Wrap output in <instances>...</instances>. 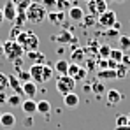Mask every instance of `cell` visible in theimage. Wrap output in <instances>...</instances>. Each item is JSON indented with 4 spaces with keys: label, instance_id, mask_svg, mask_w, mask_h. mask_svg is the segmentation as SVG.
Masks as SVG:
<instances>
[{
    "label": "cell",
    "instance_id": "cell-50",
    "mask_svg": "<svg viewBox=\"0 0 130 130\" xmlns=\"http://www.w3.org/2000/svg\"><path fill=\"white\" fill-rule=\"evenodd\" d=\"M85 2H86V4H88V2H91V0H85Z\"/></svg>",
    "mask_w": 130,
    "mask_h": 130
},
{
    "label": "cell",
    "instance_id": "cell-47",
    "mask_svg": "<svg viewBox=\"0 0 130 130\" xmlns=\"http://www.w3.org/2000/svg\"><path fill=\"white\" fill-rule=\"evenodd\" d=\"M104 2H106V4H111V2H112V0H104Z\"/></svg>",
    "mask_w": 130,
    "mask_h": 130
},
{
    "label": "cell",
    "instance_id": "cell-2",
    "mask_svg": "<svg viewBox=\"0 0 130 130\" xmlns=\"http://www.w3.org/2000/svg\"><path fill=\"white\" fill-rule=\"evenodd\" d=\"M28 72H30V77H32V81L35 85H44V83H47L53 77V72L55 70L49 65L41 63V65H32Z\"/></svg>",
    "mask_w": 130,
    "mask_h": 130
},
{
    "label": "cell",
    "instance_id": "cell-1",
    "mask_svg": "<svg viewBox=\"0 0 130 130\" xmlns=\"http://www.w3.org/2000/svg\"><path fill=\"white\" fill-rule=\"evenodd\" d=\"M14 41L21 46V49L25 53L37 51V49H39V37H37L34 32H30V30H21Z\"/></svg>",
    "mask_w": 130,
    "mask_h": 130
},
{
    "label": "cell",
    "instance_id": "cell-13",
    "mask_svg": "<svg viewBox=\"0 0 130 130\" xmlns=\"http://www.w3.org/2000/svg\"><path fill=\"white\" fill-rule=\"evenodd\" d=\"M25 56H26V60H30V62H32V65L46 63V56H44L39 49H37V51H30V53H26Z\"/></svg>",
    "mask_w": 130,
    "mask_h": 130
},
{
    "label": "cell",
    "instance_id": "cell-6",
    "mask_svg": "<svg viewBox=\"0 0 130 130\" xmlns=\"http://www.w3.org/2000/svg\"><path fill=\"white\" fill-rule=\"evenodd\" d=\"M69 77H72L76 83H81L85 81L88 76V69H85L83 65H77V63H70L69 65V72H67Z\"/></svg>",
    "mask_w": 130,
    "mask_h": 130
},
{
    "label": "cell",
    "instance_id": "cell-18",
    "mask_svg": "<svg viewBox=\"0 0 130 130\" xmlns=\"http://www.w3.org/2000/svg\"><path fill=\"white\" fill-rule=\"evenodd\" d=\"M99 81H107V79H116V70L114 69H100L97 72Z\"/></svg>",
    "mask_w": 130,
    "mask_h": 130
},
{
    "label": "cell",
    "instance_id": "cell-48",
    "mask_svg": "<svg viewBox=\"0 0 130 130\" xmlns=\"http://www.w3.org/2000/svg\"><path fill=\"white\" fill-rule=\"evenodd\" d=\"M0 51H2V41H0Z\"/></svg>",
    "mask_w": 130,
    "mask_h": 130
},
{
    "label": "cell",
    "instance_id": "cell-17",
    "mask_svg": "<svg viewBox=\"0 0 130 130\" xmlns=\"http://www.w3.org/2000/svg\"><path fill=\"white\" fill-rule=\"evenodd\" d=\"M47 20L53 23L55 26H62V23H63V20H65V12H60V11L47 12Z\"/></svg>",
    "mask_w": 130,
    "mask_h": 130
},
{
    "label": "cell",
    "instance_id": "cell-19",
    "mask_svg": "<svg viewBox=\"0 0 130 130\" xmlns=\"http://www.w3.org/2000/svg\"><path fill=\"white\" fill-rule=\"evenodd\" d=\"M53 41H55V42L67 44V42H72V41H76V39L72 37V34H70V32H67V30H62L58 35H53Z\"/></svg>",
    "mask_w": 130,
    "mask_h": 130
},
{
    "label": "cell",
    "instance_id": "cell-21",
    "mask_svg": "<svg viewBox=\"0 0 130 130\" xmlns=\"http://www.w3.org/2000/svg\"><path fill=\"white\" fill-rule=\"evenodd\" d=\"M63 104L67 107H77L79 106V95L77 93H69V95H65L63 97Z\"/></svg>",
    "mask_w": 130,
    "mask_h": 130
},
{
    "label": "cell",
    "instance_id": "cell-51",
    "mask_svg": "<svg viewBox=\"0 0 130 130\" xmlns=\"http://www.w3.org/2000/svg\"><path fill=\"white\" fill-rule=\"evenodd\" d=\"M0 118H2V111H0Z\"/></svg>",
    "mask_w": 130,
    "mask_h": 130
},
{
    "label": "cell",
    "instance_id": "cell-46",
    "mask_svg": "<svg viewBox=\"0 0 130 130\" xmlns=\"http://www.w3.org/2000/svg\"><path fill=\"white\" fill-rule=\"evenodd\" d=\"M127 118H128V125H130V112H128V114H127Z\"/></svg>",
    "mask_w": 130,
    "mask_h": 130
},
{
    "label": "cell",
    "instance_id": "cell-41",
    "mask_svg": "<svg viewBox=\"0 0 130 130\" xmlns=\"http://www.w3.org/2000/svg\"><path fill=\"white\" fill-rule=\"evenodd\" d=\"M4 104H7V95H5V91H0V106H4Z\"/></svg>",
    "mask_w": 130,
    "mask_h": 130
},
{
    "label": "cell",
    "instance_id": "cell-23",
    "mask_svg": "<svg viewBox=\"0 0 130 130\" xmlns=\"http://www.w3.org/2000/svg\"><path fill=\"white\" fill-rule=\"evenodd\" d=\"M37 112L47 118L49 112H51V104H49V100H39V102H37Z\"/></svg>",
    "mask_w": 130,
    "mask_h": 130
},
{
    "label": "cell",
    "instance_id": "cell-27",
    "mask_svg": "<svg viewBox=\"0 0 130 130\" xmlns=\"http://www.w3.org/2000/svg\"><path fill=\"white\" fill-rule=\"evenodd\" d=\"M26 21V12L25 11H18V14H16V20L12 21V26H18V28H21L23 25Z\"/></svg>",
    "mask_w": 130,
    "mask_h": 130
},
{
    "label": "cell",
    "instance_id": "cell-25",
    "mask_svg": "<svg viewBox=\"0 0 130 130\" xmlns=\"http://www.w3.org/2000/svg\"><path fill=\"white\" fill-rule=\"evenodd\" d=\"M118 44H120V49L125 53V51H128L130 49V37L128 35H120L118 37Z\"/></svg>",
    "mask_w": 130,
    "mask_h": 130
},
{
    "label": "cell",
    "instance_id": "cell-31",
    "mask_svg": "<svg viewBox=\"0 0 130 130\" xmlns=\"http://www.w3.org/2000/svg\"><path fill=\"white\" fill-rule=\"evenodd\" d=\"M114 70H116V77H120V79L127 77V74H128V69H127L123 63H118V67H116Z\"/></svg>",
    "mask_w": 130,
    "mask_h": 130
},
{
    "label": "cell",
    "instance_id": "cell-4",
    "mask_svg": "<svg viewBox=\"0 0 130 130\" xmlns=\"http://www.w3.org/2000/svg\"><path fill=\"white\" fill-rule=\"evenodd\" d=\"M25 12H26V21L34 23V25H39V23H42L47 18V11L42 7L41 2H32L30 7Z\"/></svg>",
    "mask_w": 130,
    "mask_h": 130
},
{
    "label": "cell",
    "instance_id": "cell-38",
    "mask_svg": "<svg viewBox=\"0 0 130 130\" xmlns=\"http://www.w3.org/2000/svg\"><path fill=\"white\" fill-rule=\"evenodd\" d=\"M23 125H25L26 128H32V127H34V118H32V116H26V118L23 120Z\"/></svg>",
    "mask_w": 130,
    "mask_h": 130
},
{
    "label": "cell",
    "instance_id": "cell-29",
    "mask_svg": "<svg viewBox=\"0 0 130 130\" xmlns=\"http://www.w3.org/2000/svg\"><path fill=\"white\" fill-rule=\"evenodd\" d=\"M11 2L16 5V9H18V11H26L34 0H11Z\"/></svg>",
    "mask_w": 130,
    "mask_h": 130
},
{
    "label": "cell",
    "instance_id": "cell-20",
    "mask_svg": "<svg viewBox=\"0 0 130 130\" xmlns=\"http://www.w3.org/2000/svg\"><path fill=\"white\" fill-rule=\"evenodd\" d=\"M69 62L67 60H58L56 63H55V67H53V70L58 74V76H67V72H69Z\"/></svg>",
    "mask_w": 130,
    "mask_h": 130
},
{
    "label": "cell",
    "instance_id": "cell-30",
    "mask_svg": "<svg viewBox=\"0 0 130 130\" xmlns=\"http://www.w3.org/2000/svg\"><path fill=\"white\" fill-rule=\"evenodd\" d=\"M70 56H72V60H74V63L81 65V62L85 60V51H83V49H74Z\"/></svg>",
    "mask_w": 130,
    "mask_h": 130
},
{
    "label": "cell",
    "instance_id": "cell-3",
    "mask_svg": "<svg viewBox=\"0 0 130 130\" xmlns=\"http://www.w3.org/2000/svg\"><path fill=\"white\" fill-rule=\"evenodd\" d=\"M2 55H4L5 60H9V62L14 63V62L21 60V56L25 55V51L21 49V46L16 42V41L9 39V41H5V44H2Z\"/></svg>",
    "mask_w": 130,
    "mask_h": 130
},
{
    "label": "cell",
    "instance_id": "cell-14",
    "mask_svg": "<svg viewBox=\"0 0 130 130\" xmlns=\"http://www.w3.org/2000/svg\"><path fill=\"white\" fill-rule=\"evenodd\" d=\"M21 109L26 116H34V112H37V102L34 99H26V100H23Z\"/></svg>",
    "mask_w": 130,
    "mask_h": 130
},
{
    "label": "cell",
    "instance_id": "cell-11",
    "mask_svg": "<svg viewBox=\"0 0 130 130\" xmlns=\"http://www.w3.org/2000/svg\"><path fill=\"white\" fill-rule=\"evenodd\" d=\"M23 88V97H28V99H34L37 95V85L34 81H26V83H21Z\"/></svg>",
    "mask_w": 130,
    "mask_h": 130
},
{
    "label": "cell",
    "instance_id": "cell-26",
    "mask_svg": "<svg viewBox=\"0 0 130 130\" xmlns=\"http://www.w3.org/2000/svg\"><path fill=\"white\" fill-rule=\"evenodd\" d=\"M123 51L121 49H111V55H109V60H112L114 63H121V60H123Z\"/></svg>",
    "mask_w": 130,
    "mask_h": 130
},
{
    "label": "cell",
    "instance_id": "cell-24",
    "mask_svg": "<svg viewBox=\"0 0 130 130\" xmlns=\"http://www.w3.org/2000/svg\"><path fill=\"white\" fill-rule=\"evenodd\" d=\"M72 5L74 4L70 0H56V11H60V12H69V9Z\"/></svg>",
    "mask_w": 130,
    "mask_h": 130
},
{
    "label": "cell",
    "instance_id": "cell-36",
    "mask_svg": "<svg viewBox=\"0 0 130 130\" xmlns=\"http://www.w3.org/2000/svg\"><path fill=\"white\" fill-rule=\"evenodd\" d=\"M81 23H83L85 26H91L93 23H97V18L90 14V16H85V18H83V21H81Z\"/></svg>",
    "mask_w": 130,
    "mask_h": 130
},
{
    "label": "cell",
    "instance_id": "cell-49",
    "mask_svg": "<svg viewBox=\"0 0 130 130\" xmlns=\"http://www.w3.org/2000/svg\"><path fill=\"white\" fill-rule=\"evenodd\" d=\"M70 2H72V4H74V2H77V0H70Z\"/></svg>",
    "mask_w": 130,
    "mask_h": 130
},
{
    "label": "cell",
    "instance_id": "cell-34",
    "mask_svg": "<svg viewBox=\"0 0 130 130\" xmlns=\"http://www.w3.org/2000/svg\"><path fill=\"white\" fill-rule=\"evenodd\" d=\"M125 125H128V118H127V114H120V116H116V127H125Z\"/></svg>",
    "mask_w": 130,
    "mask_h": 130
},
{
    "label": "cell",
    "instance_id": "cell-7",
    "mask_svg": "<svg viewBox=\"0 0 130 130\" xmlns=\"http://www.w3.org/2000/svg\"><path fill=\"white\" fill-rule=\"evenodd\" d=\"M97 23L102 26V28H106V30H109V28H112L116 23H118V18H116V12L114 11H111V9H107L106 12H102L99 18H97Z\"/></svg>",
    "mask_w": 130,
    "mask_h": 130
},
{
    "label": "cell",
    "instance_id": "cell-44",
    "mask_svg": "<svg viewBox=\"0 0 130 130\" xmlns=\"http://www.w3.org/2000/svg\"><path fill=\"white\" fill-rule=\"evenodd\" d=\"M4 21H5V20H4V12H2V9H0V26H2Z\"/></svg>",
    "mask_w": 130,
    "mask_h": 130
},
{
    "label": "cell",
    "instance_id": "cell-12",
    "mask_svg": "<svg viewBox=\"0 0 130 130\" xmlns=\"http://www.w3.org/2000/svg\"><path fill=\"white\" fill-rule=\"evenodd\" d=\"M69 18L72 20V21H77V23H81L83 21V18H85V11L79 7V5H72L70 9H69Z\"/></svg>",
    "mask_w": 130,
    "mask_h": 130
},
{
    "label": "cell",
    "instance_id": "cell-43",
    "mask_svg": "<svg viewBox=\"0 0 130 130\" xmlns=\"http://www.w3.org/2000/svg\"><path fill=\"white\" fill-rule=\"evenodd\" d=\"M114 130H130V125H125V127H116Z\"/></svg>",
    "mask_w": 130,
    "mask_h": 130
},
{
    "label": "cell",
    "instance_id": "cell-40",
    "mask_svg": "<svg viewBox=\"0 0 130 130\" xmlns=\"http://www.w3.org/2000/svg\"><path fill=\"white\" fill-rule=\"evenodd\" d=\"M121 63L125 65V67L128 69V72H130V55H125V56H123V60H121Z\"/></svg>",
    "mask_w": 130,
    "mask_h": 130
},
{
    "label": "cell",
    "instance_id": "cell-39",
    "mask_svg": "<svg viewBox=\"0 0 130 130\" xmlns=\"http://www.w3.org/2000/svg\"><path fill=\"white\" fill-rule=\"evenodd\" d=\"M20 32H21V28H18V26H12V28H11V39L14 41V39L18 37V34H20Z\"/></svg>",
    "mask_w": 130,
    "mask_h": 130
},
{
    "label": "cell",
    "instance_id": "cell-8",
    "mask_svg": "<svg viewBox=\"0 0 130 130\" xmlns=\"http://www.w3.org/2000/svg\"><path fill=\"white\" fill-rule=\"evenodd\" d=\"M88 11H90L91 16L99 18L102 12L107 11V4H106L104 0H91V2H88Z\"/></svg>",
    "mask_w": 130,
    "mask_h": 130
},
{
    "label": "cell",
    "instance_id": "cell-45",
    "mask_svg": "<svg viewBox=\"0 0 130 130\" xmlns=\"http://www.w3.org/2000/svg\"><path fill=\"white\" fill-rule=\"evenodd\" d=\"M112 2H116V4H123L125 0H112Z\"/></svg>",
    "mask_w": 130,
    "mask_h": 130
},
{
    "label": "cell",
    "instance_id": "cell-35",
    "mask_svg": "<svg viewBox=\"0 0 130 130\" xmlns=\"http://www.w3.org/2000/svg\"><path fill=\"white\" fill-rule=\"evenodd\" d=\"M9 88V81H7V76L0 72V91H5Z\"/></svg>",
    "mask_w": 130,
    "mask_h": 130
},
{
    "label": "cell",
    "instance_id": "cell-42",
    "mask_svg": "<svg viewBox=\"0 0 130 130\" xmlns=\"http://www.w3.org/2000/svg\"><path fill=\"white\" fill-rule=\"evenodd\" d=\"M83 90H85L86 93H90V91H91V85H83Z\"/></svg>",
    "mask_w": 130,
    "mask_h": 130
},
{
    "label": "cell",
    "instance_id": "cell-28",
    "mask_svg": "<svg viewBox=\"0 0 130 130\" xmlns=\"http://www.w3.org/2000/svg\"><path fill=\"white\" fill-rule=\"evenodd\" d=\"M7 104H9V106H12V107H18V106H21V104H23L21 95H16V93L9 95V97H7Z\"/></svg>",
    "mask_w": 130,
    "mask_h": 130
},
{
    "label": "cell",
    "instance_id": "cell-37",
    "mask_svg": "<svg viewBox=\"0 0 130 130\" xmlns=\"http://www.w3.org/2000/svg\"><path fill=\"white\" fill-rule=\"evenodd\" d=\"M18 72H20V79H21V83L32 81V77H30V72H26V70H18Z\"/></svg>",
    "mask_w": 130,
    "mask_h": 130
},
{
    "label": "cell",
    "instance_id": "cell-10",
    "mask_svg": "<svg viewBox=\"0 0 130 130\" xmlns=\"http://www.w3.org/2000/svg\"><path fill=\"white\" fill-rule=\"evenodd\" d=\"M0 125H2L4 128H14V127H16V116H14L12 112H2Z\"/></svg>",
    "mask_w": 130,
    "mask_h": 130
},
{
    "label": "cell",
    "instance_id": "cell-33",
    "mask_svg": "<svg viewBox=\"0 0 130 130\" xmlns=\"http://www.w3.org/2000/svg\"><path fill=\"white\" fill-rule=\"evenodd\" d=\"M99 55H100V58H104V60H109L111 47H109V46H100V49H99Z\"/></svg>",
    "mask_w": 130,
    "mask_h": 130
},
{
    "label": "cell",
    "instance_id": "cell-5",
    "mask_svg": "<svg viewBox=\"0 0 130 130\" xmlns=\"http://www.w3.org/2000/svg\"><path fill=\"white\" fill-rule=\"evenodd\" d=\"M76 85L77 83L72 77H69V76H58V79H56V91L65 97V95H69V93L74 91Z\"/></svg>",
    "mask_w": 130,
    "mask_h": 130
},
{
    "label": "cell",
    "instance_id": "cell-15",
    "mask_svg": "<svg viewBox=\"0 0 130 130\" xmlns=\"http://www.w3.org/2000/svg\"><path fill=\"white\" fill-rule=\"evenodd\" d=\"M7 81H9V88L16 93V95H21L23 97V88H21V81L16 77V76H12V74H9L7 76Z\"/></svg>",
    "mask_w": 130,
    "mask_h": 130
},
{
    "label": "cell",
    "instance_id": "cell-32",
    "mask_svg": "<svg viewBox=\"0 0 130 130\" xmlns=\"http://www.w3.org/2000/svg\"><path fill=\"white\" fill-rule=\"evenodd\" d=\"M42 4V7L47 11V12H53V11H56V0H42L41 2Z\"/></svg>",
    "mask_w": 130,
    "mask_h": 130
},
{
    "label": "cell",
    "instance_id": "cell-22",
    "mask_svg": "<svg viewBox=\"0 0 130 130\" xmlns=\"http://www.w3.org/2000/svg\"><path fill=\"white\" fill-rule=\"evenodd\" d=\"M91 91H93L97 97H102V95L106 93V83H104V81L95 79V81L91 83Z\"/></svg>",
    "mask_w": 130,
    "mask_h": 130
},
{
    "label": "cell",
    "instance_id": "cell-16",
    "mask_svg": "<svg viewBox=\"0 0 130 130\" xmlns=\"http://www.w3.org/2000/svg\"><path fill=\"white\" fill-rule=\"evenodd\" d=\"M123 100V93L118 90H107V106H116Z\"/></svg>",
    "mask_w": 130,
    "mask_h": 130
},
{
    "label": "cell",
    "instance_id": "cell-9",
    "mask_svg": "<svg viewBox=\"0 0 130 130\" xmlns=\"http://www.w3.org/2000/svg\"><path fill=\"white\" fill-rule=\"evenodd\" d=\"M2 12H4V20L5 21H14L16 20V14H18V9H16V5L11 2V0H7L5 2V5L2 7Z\"/></svg>",
    "mask_w": 130,
    "mask_h": 130
}]
</instances>
